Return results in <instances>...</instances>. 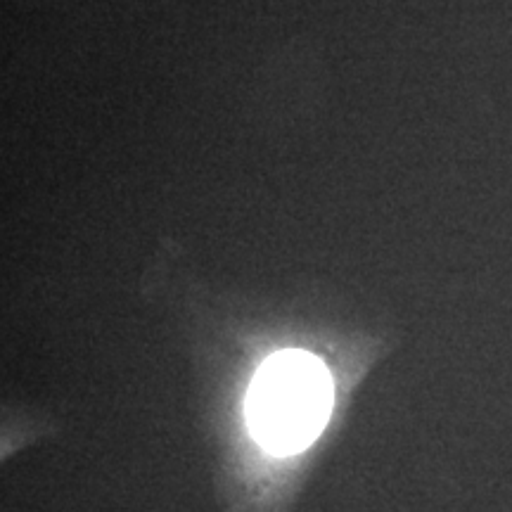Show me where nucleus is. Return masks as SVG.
<instances>
[{
    "label": "nucleus",
    "mask_w": 512,
    "mask_h": 512,
    "mask_svg": "<svg viewBox=\"0 0 512 512\" xmlns=\"http://www.w3.org/2000/svg\"><path fill=\"white\" fill-rule=\"evenodd\" d=\"M335 384L328 366L302 349L266 358L249 384L245 415L252 437L273 456L309 448L328 425Z\"/></svg>",
    "instance_id": "f257e3e1"
}]
</instances>
